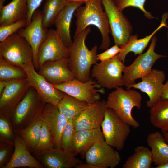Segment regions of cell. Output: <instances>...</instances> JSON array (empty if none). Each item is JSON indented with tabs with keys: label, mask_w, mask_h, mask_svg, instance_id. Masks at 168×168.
Here are the masks:
<instances>
[{
	"label": "cell",
	"mask_w": 168,
	"mask_h": 168,
	"mask_svg": "<svg viewBox=\"0 0 168 168\" xmlns=\"http://www.w3.org/2000/svg\"><path fill=\"white\" fill-rule=\"evenodd\" d=\"M45 104L35 88L30 86L16 107L12 117L14 133L41 119Z\"/></svg>",
	"instance_id": "cell-4"
},
{
	"label": "cell",
	"mask_w": 168,
	"mask_h": 168,
	"mask_svg": "<svg viewBox=\"0 0 168 168\" xmlns=\"http://www.w3.org/2000/svg\"><path fill=\"white\" fill-rule=\"evenodd\" d=\"M150 108L151 123L161 131H168V99H161Z\"/></svg>",
	"instance_id": "cell-28"
},
{
	"label": "cell",
	"mask_w": 168,
	"mask_h": 168,
	"mask_svg": "<svg viewBox=\"0 0 168 168\" xmlns=\"http://www.w3.org/2000/svg\"><path fill=\"white\" fill-rule=\"evenodd\" d=\"M67 2H80L86 4L90 0H65Z\"/></svg>",
	"instance_id": "cell-44"
},
{
	"label": "cell",
	"mask_w": 168,
	"mask_h": 168,
	"mask_svg": "<svg viewBox=\"0 0 168 168\" xmlns=\"http://www.w3.org/2000/svg\"><path fill=\"white\" fill-rule=\"evenodd\" d=\"M0 56L9 63L23 68L33 61L32 49L17 32L0 43Z\"/></svg>",
	"instance_id": "cell-6"
},
{
	"label": "cell",
	"mask_w": 168,
	"mask_h": 168,
	"mask_svg": "<svg viewBox=\"0 0 168 168\" xmlns=\"http://www.w3.org/2000/svg\"><path fill=\"white\" fill-rule=\"evenodd\" d=\"M156 168H168V163L156 166Z\"/></svg>",
	"instance_id": "cell-46"
},
{
	"label": "cell",
	"mask_w": 168,
	"mask_h": 168,
	"mask_svg": "<svg viewBox=\"0 0 168 168\" xmlns=\"http://www.w3.org/2000/svg\"><path fill=\"white\" fill-rule=\"evenodd\" d=\"M161 133L165 141L168 144V131H161Z\"/></svg>",
	"instance_id": "cell-45"
},
{
	"label": "cell",
	"mask_w": 168,
	"mask_h": 168,
	"mask_svg": "<svg viewBox=\"0 0 168 168\" xmlns=\"http://www.w3.org/2000/svg\"><path fill=\"white\" fill-rule=\"evenodd\" d=\"M89 105L64 93L58 107L60 112L69 120L73 119Z\"/></svg>",
	"instance_id": "cell-29"
},
{
	"label": "cell",
	"mask_w": 168,
	"mask_h": 168,
	"mask_svg": "<svg viewBox=\"0 0 168 168\" xmlns=\"http://www.w3.org/2000/svg\"><path fill=\"white\" fill-rule=\"evenodd\" d=\"M168 17V12L164 13L159 26L150 35L145 37L138 39L137 35H132L125 44L120 47L122 50L117 55L118 58L124 63L128 53L133 52L135 55L142 54L155 34L163 27H167L166 21Z\"/></svg>",
	"instance_id": "cell-23"
},
{
	"label": "cell",
	"mask_w": 168,
	"mask_h": 168,
	"mask_svg": "<svg viewBox=\"0 0 168 168\" xmlns=\"http://www.w3.org/2000/svg\"><path fill=\"white\" fill-rule=\"evenodd\" d=\"M157 40V37L154 35L147 51L139 54L130 65L125 66L123 71V83L126 89H130L137 79H141L150 73L152 66L158 59L166 57V55L155 52Z\"/></svg>",
	"instance_id": "cell-5"
},
{
	"label": "cell",
	"mask_w": 168,
	"mask_h": 168,
	"mask_svg": "<svg viewBox=\"0 0 168 168\" xmlns=\"http://www.w3.org/2000/svg\"><path fill=\"white\" fill-rule=\"evenodd\" d=\"M36 155L40 157L43 166L48 168H75L82 162L72 153L55 147Z\"/></svg>",
	"instance_id": "cell-19"
},
{
	"label": "cell",
	"mask_w": 168,
	"mask_h": 168,
	"mask_svg": "<svg viewBox=\"0 0 168 168\" xmlns=\"http://www.w3.org/2000/svg\"><path fill=\"white\" fill-rule=\"evenodd\" d=\"M43 121L41 119L32 123L17 133L30 152H34L39 141Z\"/></svg>",
	"instance_id": "cell-31"
},
{
	"label": "cell",
	"mask_w": 168,
	"mask_h": 168,
	"mask_svg": "<svg viewBox=\"0 0 168 168\" xmlns=\"http://www.w3.org/2000/svg\"><path fill=\"white\" fill-rule=\"evenodd\" d=\"M91 31L90 27L74 35V40L68 47L69 55L68 67L78 80L85 82L91 78V68L98 61L96 44L89 50L85 43V40Z\"/></svg>",
	"instance_id": "cell-1"
},
{
	"label": "cell",
	"mask_w": 168,
	"mask_h": 168,
	"mask_svg": "<svg viewBox=\"0 0 168 168\" xmlns=\"http://www.w3.org/2000/svg\"><path fill=\"white\" fill-rule=\"evenodd\" d=\"M75 168H102L101 167L93 165L92 164L86 163L84 164L82 162L77 164Z\"/></svg>",
	"instance_id": "cell-42"
},
{
	"label": "cell",
	"mask_w": 168,
	"mask_h": 168,
	"mask_svg": "<svg viewBox=\"0 0 168 168\" xmlns=\"http://www.w3.org/2000/svg\"><path fill=\"white\" fill-rule=\"evenodd\" d=\"M105 140L117 150L123 149L130 133V126L124 121L112 109L106 108L101 125Z\"/></svg>",
	"instance_id": "cell-8"
},
{
	"label": "cell",
	"mask_w": 168,
	"mask_h": 168,
	"mask_svg": "<svg viewBox=\"0 0 168 168\" xmlns=\"http://www.w3.org/2000/svg\"><path fill=\"white\" fill-rule=\"evenodd\" d=\"M104 138L100 127L75 132L71 152L75 155L86 152L96 141Z\"/></svg>",
	"instance_id": "cell-25"
},
{
	"label": "cell",
	"mask_w": 168,
	"mask_h": 168,
	"mask_svg": "<svg viewBox=\"0 0 168 168\" xmlns=\"http://www.w3.org/2000/svg\"><path fill=\"white\" fill-rule=\"evenodd\" d=\"M48 30L43 26L41 11L37 9L33 16L30 23L25 28H22L17 32L31 46L33 53V63L37 70L39 69L37 61L38 50L41 44L47 38Z\"/></svg>",
	"instance_id": "cell-15"
},
{
	"label": "cell",
	"mask_w": 168,
	"mask_h": 168,
	"mask_svg": "<svg viewBox=\"0 0 168 168\" xmlns=\"http://www.w3.org/2000/svg\"><path fill=\"white\" fill-rule=\"evenodd\" d=\"M53 147L54 145L50 131L43 122L39 141L33 152L36 155Z\"/></svg>",
	"instance_id": "cell-33"
},
{
	"label": "cell",
	"mask_w": 168,
	"mask_h": 168,
	"mask_svg": "<svg viewBox=\"0 0 168 168\" xmlns=\"http://www.w3.org/2000/svg\"><path fill=\"white\" fill-rule=\"evenodd\" d=\"M153 163L151 150L144 146H139L123 165V168H150Z\"/></svg>",
	"instance_id": "cell-27"
},
{
	"label": "cell",
	"mask_w": 168,
	"mask_h": 168,
	"mask_svg": "<svg viewBox=\"0 0 168 168\" xmlns=\"http://www.w3.org/2000/svg\"><path fill=\"white\" fill-rule=\"evenodd\" d=\"M14 150L12 158L2 168H15L27 167L30 168H43L42 164L31 154L23 140L15 133Z\"/></svg>",
	"instance_id": "cell-21"
},
{
	"label": "cell",
	"mask_w": 168,
	"mask_h": 168,
	"mask_svg": "<svg viewBox=\"0 0 168 168\" xmlns=\"http://www.w3.org/2000/svg\"><path fill=\"white\" fill-rule=\"evenodd\" d=\"M142 96L140 93L133 89L117 88L109 93L106 100V108L113 109L125 122L134 128L139 127V123L133 117V109L141 106Z\"/></svg>",
	"instance_id": "cell-3"
},
{
	"label": "cell",
	"mask_w": 168,
	"mask_h": 168,
	"mask_svg": "<svg viewBox=\"0 0 168 168\" xmlns=\"http://www.w3.org/2000/svg\"><path fill=\"white\" fill-rule=\"evenodd\" d=\"M125 66L117 57L94 64L91 77L100 88L110 90L123 86V71Z\"/></svg>",
	"instance_id": "cell-7"
},
{
	"label": "cell",
	"mask_w": 168,
	"mask_h": 168,
	"mask_svg": "<svg viewBox=\"0 0 168 168\" xmlns=\"http://www.w3.org/2000/svg\"><path fill=\"white\" fill-rule=\"evenodd\" d=\"M117 7L122 11L126 8L134 7L140 9L143 13L144 16L148 19L154 18L151 13L147 11L144 7L146 0H113Z\"/></svg>",
	"instance_id": "cell-36"
},
{
	"label": "cell",
	"mask_w": 168,
	"mask_h": 168,
	"mask_svg": "<svg viewBox=\"0 0 168 168\" xmlns=\"http://www.w3.org/2000/svg\"><path fill=\"white\" fill-rule=\"evenodd\" d=\"M27 25L26 19H24L7 25L0 26V42L4 41Z\"/></svg>",
	"instance_id": "cell-37"
},
{
	"label": "cell",
	"mask_w": 168,
	"mask_h": 168,
	"mask_svg": "<svg viewBox=\"0 0 168 168\" xmlns=\"http://www.w3.org/2000/svg\"><path fill=\"white\" fill-rule=\"evenodd\" d=\"M15 133L14 132L11 119L0 117V140L14 145Z\"/></svg>",
	"instance_id": "cell-34"
},
{
	"label": "cell",
	"mask_w": 168,
	"mask_h": 168,
	"mask_svg": "<svg viewBox=\"0 0 168 168\" xmlns=\"http://www.w3.org/2000/svg\"><path fill=\"white\" fill-rule=\"evenodd\" d=\"M82 3L67 2L56 18L54 24L65 45L68 47L72 41L70 35V26L73 15L76 9Z\"/></svg>",
	"instance_id": "cell-22"
},
{
	"label": "cell",
	"mask_w": 168,
	"mask_h": 168,
	"mask_svg": "<svg viewBox=\"0 0 168 168\" xmlns=\"http://www.w3.org/2000/svg\"><path fill=\"white\" fill-rule=\"evenodd\" d=\"M14 145L7 143L0 142V167H2L8 163L13 155Z\"/></svg>",
	"instance_id": "cell-38"
},
{
	"label": "cell",
	"mask_w": 168,
	"mask_h": 168,
	"mask_svg": "<svg viewBox=\"0 0 168 168\" xmlns=\"http://www.w3.org/2000/svg\"><path fill=\"white\" fill-rule=\"evenodd\" d=\"M30 86L27 78L7 81L0 95V117L11 119L16 107Z\"/></svg>",
	"instance_id": "cell-11"
},
{
	"label": "cell",
	"mask_w": 168,
	"mask_h": 168,
	"mask_svg": "<svg viewBox=\"0 0 168 168\" xmlns=\"http://www.w3.org/2000/svg\"><path fill=\"white\" fill-rule=\"evenodd\" d=\"M56 89L77 100L89 104L100 100V94H104L105 90L91 78L87 81L82 82L76 78L58 84H52Z\"/></svg>",
	"instance_id": "cell-10"
},
{
	"label": "cell",
	"mask_w": 168,
	"mask_h": 168,
	"mask_svg": "<svg viewBox=\"0 0 168 168\" xmlns=\"http://www.w3.org/2000/svg\"><path fill=\"white\" fill-rule=\"evenodd\" d=\"M147 142L151 149L153 163L156 166L168 163V144L162 133L157 131L149 134Z\"/></svg>",
	"instance_id": "cell-26"
},
{
	"label": "cell",
	"mask_w": 168,
	"mask_h": 168,
	"mask_svg": "<svg viewBox=\"0 0 168 168\" xmlns=\"http://www.w3.org/2000/svg\"><path fill=\"white\" fill-rule=\"evenodd\" d=\"M68 58H64L46 62L38 72L51 84H60L75 78L68 68Z\"/></svg>",
	"instance_id": "cell-20"
},
{
	"label": "cell",
	"mask_w": 168,
	"mask_h": 168,
	"mask_svg": "<svg viewBox=\"0 0 168 168\" xmlns=\"http://www.w3.org/2000/svg\"><path fill=\"white\" fill-rule=\"evenodd\" d=\"M28 11L26 0H12L0 10V26L26 19Z\"/></svg>",
	"instance_id": "cell-24"
},
{
	"label": "cell",
	"mask_w": 168,
	"mask_h": 168,
	"mask_svg": "<svg viewBox=\"0 0 168 168\" xmlns=\"http://www.w3.org/2000/svg\"><path fill=\"white\" fill-rule=\"evenodd\" d=\"M6 0H0V10L4 6V4Z\"/></svg>",
	"instance_id": "cell-47"
},
{
	"label": "cell",
	"mask_w": 168,
	"mask_h": 168,
	"mask_svg": "<svg viewBox=\"0 0 168 168\" xmlns=\"http://www.w3.org/2000/svg\"><path fill=\"white\" fill-rule=\"evenodd\" d=\"M69 49L56 30H48L46 40L40 45L37 54L39 69L46 62L68 58Z\"/></svg>",
	"instance_id": "cell-12"
},
{
	"label": "cell",
	"mask_w": 168,
	"mask_h": 168,
	"mask_svg": "<svg viewBox=\"0 0 168 168\" xmlns=\"http://www.w3.org/2000/svg\"><path fill=\"white\" fill-rule=\"evenodd\" d=\"M7 81L0 80V95L1 94L4 90Z\"/></svg>",
	"instance_id": "cell-43"
},
{
	"label": "cell",
	"mask_w": 168,
	"mask_h": 168,
	"mask_svg": "<svg viewBox=\"0 0 168 168\" xmlns=\"http://www.w3.org/2000/svg\"><path fill=\"white\" fill-rule=\"evenodd\" d=\"M108 18L110 33L115 44L124 45L132 35V25L122 11L117 7L113 0H101Z\"/></svg>",
	"instance_id": "cell-9"
},
{
	"label": "cell",
	"mask_w": 168,
	"mask_h": 168,
	"mask_svg": "<svg viewBox=\"0 0 168 168\" xmlns=\"http://www.w3.org/2000/svg\"><path fill=\"white\" fill-rule=\"evenodd\" d=\"M167 40L168 42V31L167 34Z\"/></svg>",
	"instance_id": "cell-48"
},
{
	"label": "cell",
	"mask_w": 168,
	"mask_h": 168,
	"mask_svg": "<svg viewBox=\"0 0 168 168\" xmlns=\"http://www.w3.org/2000/svg\"><path fill=\"white\" fill-rule=\"evenodd\" d=\"M26 78L23 68L9 63L0 56V80L8 81Z\"/></svg>",
	"instance_id": "cell-32"
},
{
	"label": "cell",
	"mask_w": 168,
	"mask_h": 168,
	"mask_svg": "<svg viewBox=\"0 0 168 168\" xmlns=\"http://www.w3.org/2000/svg\"><path fill=\"white\" fill-rule=\"evenodd\" d=\"M121 157L118 152L108 144L104 138L96 141L86 152V163L102 168H114L120 163Z\"/></svg>",
	"instance_id": "cell-14"
},
{
	"label": "cell",
	"mask_w": 168,
	"mask_h": 168,
	"mask_svg": "<svg viewBox=\"0 0 168 168\" xmlns=\"http://www.w3.org/2000/svg\"><path fill=\"white\" fill-rule=\"evenodd\" d=\"M75 132L73 119L68 120L61 136L60 146L61 149L71 152Z\"/></svg>",
	"instance_id": "cell-35"
},
{
	"label": "cell",
	"mask_w": 168,
	"mask_h": 168,
	"mask_svg": "<svg viewBox=\"0 0 168 168\" xmlns=\"http://www.w3.org/2000/svg\"><path fill=\"white\" fill-rule=\"evenodd\" d=\"M166 75L164 72L152 69L151 72L142 77V81L133 85L131 88L140 90L149 97L146 101L147 107L150 108L161 99L163 82Z\"/></svg>",
	"instance_id": "cell-16"
},
{
	"label": "cell",
	"mask_w": 168,
	"mask_h": 168,
	"mask_svg": "<svg viewBox=\"0 0 168 168\" xmlns=\"http://www.w3.org/2000/svg\"><path fill=\"white\" fill-rule=\"evenodd\" d=\"M106 108L104 99L89 105L73 119L75 131L100 127Z\"/></svg>",
	"instance_id": "cell-17"
},
{
	"label": "cell",
	"mask_w": 168,
	"mask_h": 168,
	"mask_svg": "<svg viewBox=\"0 0 168 168\" xmlns=\"http://www.w3.org/2000/svg\"><path fill=\"white\" fill-rule=\"evenodd\" d=\"M161 99H168V79L165 83L163 84Z\"/></svg>",
	"instance_id": "cell-41"
},
{
	"label": "cell",
	"mask_w": 168,
	"mask_h": 168,
	"mask_svg": "<svg viewBox=\"0 0 168 168\" xmlns=\"http://www.w3.org/2000/svg\"><path fill=\"white\" fill-rule=\"evenodd\" d=\"M41 119L48 128L55 148L61 149L60 140L68 119L59 112L57 106L46 103Z\"/></svg>",
	"instance_id": "cell-18"
},
{
	"label": "cell",
	"mask_w": 168,
	"mask_h": 168,
	"mask_svg": "<svg viewBox=\"0 0 168 168\" xmlns=\"http://www.w3.org/2000/svg\"><path fill=\"white\" fill-rule=\"evenodd\" d=\"M43 0H26L27 7L28 13L26 19L27 26L32 21L33 16L40 6Z\"/></svg>",
	"instance_id": "cell-40"
},
{
	"label": "cell",
	"mask_w": 168,
	"mask_h": 168,
	"mask_svg": "<svg viewBox=\"0 0 168 168\" xmlns=\"http://www.w3.org/2000/svg\"><path fill=\"white\" fill-rule=\"evenodd\" d=\"M23 69L30 86L35 88L42 100L46 103L58 106L64 93L55 88L36 72L32 61Z\"/></svg>",
	"instance_id": "cell-13"
},
{
	"label": "cell",
	"mask_w": 168,
	"mask_h": 168,
	"mask_svg": "<svg viewBox=\"0 0 168 168\" xmlns=\"http://www.w3.org/2000/svg\"><path fill=\"white\" fill-rule=\"evenodd\" d=\"M121 50L122 49L120 46L115 44L111 47L106 49L104 52L97 54V59L101 62L109 60L117 55Z\"/></svg>",
	"instance_id": "cell-39"
},
{
	"label": "cell",
	"mask_w": 168,
	"mask_h": 168,
	"mask_svg": "<svg viewBox=\"0 0 168 168\" xmlns=\"http://www.w3.org/2000/svg\"><path fill=\"white\" fill-rule=\"evenodd\" d=\"M65 0H46L41 12L44 28L48 29L54 24L59 13L67 4Z\"/></svg>",
	"instance_id": "cell-30"
},
{
	"label": "cell",
	"mask_w": 168,
	"mask_h": 168,
	"mask_svg": "<svg viewBox=\"0 0 168 168\" xmlns=\"http://www.w3.org/2000/svg\"><path fill=\"white\" fill-rule=\"evenodd\" d=\"M101 0H90L83 7H79L74 15L77 18L74 35L90 25L96 27L100 31L102 41L100 49L106 50L110 45V30L107 14L103 11Z\"/></svg>",
	"instance_id": "cell-2"
}]
</instances>
